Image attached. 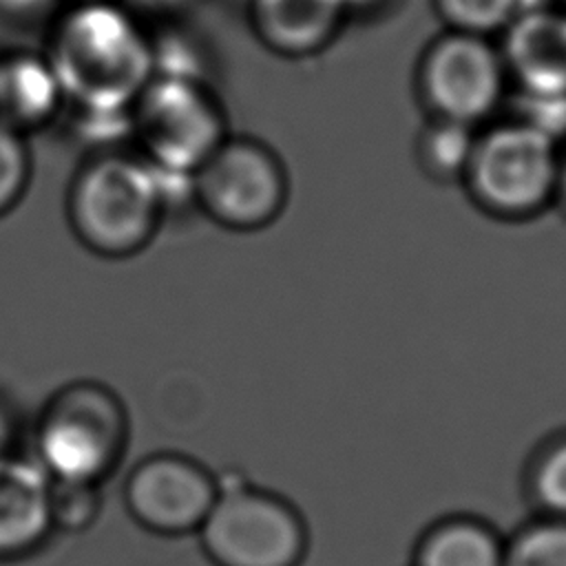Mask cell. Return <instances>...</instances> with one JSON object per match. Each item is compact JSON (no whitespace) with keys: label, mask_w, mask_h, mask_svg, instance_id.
<instances>
[{"label":"cell","mask_w":566,"mask_h":566,"mask_svg":"<svg viewBox=\"0 0 566 566\" xmlns=\"http://www.w3.org/2000/svg\"><path fill=\"white\" fill-rule=\"evenodd\" d=\"M64 108L128 113L155 75L150 31L122 2L64 4L42 49Z\"/></svg>","instance_id":"cell-1"},{"label":"cell","mask_w":566,"mask_h":566,"mask_svg":"<svg viewBox=\"0 0 566 566\" xmlns=\"http://www.w3.org/2000/svg\"><path fill=\"white\" fill-rule=\"evenodd\" d=\"M166 208L157 168L142 155L119 150L88 159L69 195L77 239L102 256H130L146 248Z\"/></svg>","instance_id":"cell-2"},{"label":"cell","mask_w":566,"mask_h":566,"mask_svg":"<svg viewBox=\"0 0 566 566\" xmlns=\"http://www.w3.org/2000/svg\"><path fill=\"white\" fill-rule=\"evenodd\" d=\"M559 159L555 135L544 126L502 122L475 133L462 186L489 217L533 219L557 197Z\"/></svg>","instance_id":"cell-3"},{"label":"cell","mask_w":566,"mask_h":566,"mask_svg":"<svg viewBox=\"0 0 566 566\" xmlns=\"http://www.w3.org/2000/svg\"><path fill=\"white\" fill-rule=\"evenodd\" d=\"M214 566H301L310 535L285 497L248 482H221L197 531Z\"/></svg>","instance_id":"cell-4"},{"label":"cell","mask_w":566,"mask_h":566,"mask_svg":"<svg viewBox=\"0 0 566 566\" xmlns=\"http://www.w3.org/2000/svg\"><path fill=\"white\" fill-rule=\"evenodd\" d=\"M130 135L148 164L192 177L228 137V122L208 82L153 75L130 106Z\"/></svg>","instance_id":"cell-5"},{"label":"cell","mask_w":566,"mask_h":566,"mask_svg":"<svg viewBox=\"0 0 566 566\" xmlns=\"http://www.w3.org/2000/svg\"><path fill=\"white\" fill-rule=\"evenodd\" d=\"M128 420L104 385L73 382L46 405L38 427L40 467L53 480L99 484L122 458Z\"/></svg>","instance_id":"cell-6"},{"label":"cell","mask_w":566,"mask_h":566,"mask_svg":"<svg viewBox=\"0 0 566 566\" xmlns=\"http://www.w3.org/2000/svg\"><path fill=\"white\" fill-rule=\"evenodd\" d=\"M190 179L197 206L214 223L237 232L274 223L290 195L281 157L254 137L228 135Z\"/></svg>","instance_id":"cell-7"},{"label":"cell","mask_w":566,"mask_h":566,"mask_svg":"<svg viewBox=\"0 0 566 566\" xmlns=\"http://www.w3.org/2000/svg\"><path fill=\"white\" fill-rule=\"evenodd\" d=\"M500 49L482 35L444 31L418 57L416 93L431 119L478 128L506 88Z\"/></svg>","instance_id":"cell-8"},{"label":"cell","mask_w":566,"mask_h":566,"mask_svg":"<svg viewBox=\"0 0 566 566\" xmlns=\"http://www.w3.org/2000/svg\"><path fill=\"white\" fill-rule=\"evenodd\" d=\"M126 506L148 531L161 535L197 533L208 517L219 480L197 460L157 453L142 460L126 480Z\"/></svg>","instance_id":"cell-9"},{"label":"cell","mask_w":566,"mask_h":566,"mask_svg":"<svg viewBox=\"0 0 566 566\" xmlns=\"http://www.w3.org/2000/svg\"><path fill=\"white\" fill-rule=\"evenodd\" d=\"M500 55L506 75L539 102L566 99V9H522L504 29Z\"/></svg>","instance_id":"cell-10"},{"label":"cell","mask_w":566,"mask_h":566,"mask_svg":"<svg viewBox=\"0 0 566 566\" xmlns=\"http://www.w3.org/2000/svg\"><path fill=\"white\" fill-rule=\"evenodd\" d=\"M254 38L281 57H307L338 35L347 13L345 0H248Z\"/></svg>","instance_id":"cell-11"},{"label":"cell","mask_w":566,"mask_h":566,"mask_svg":"<svg viewBox=\"0 0 566 566\" xmlns=\"http://www.w3.org/2000/svg\"><path fill=\"white\" fill-rule=\"evenodd\" d=\"M49 484L40 464L0 453V559L31 553L53 528Z\"/></svg>","instance_id":"cell-12"},{"label":"cell","mask_w":566,"mask_h":566,"mask_svg":"<svg viewBox=\"0 0 566 566\" xmlns=\"http://www.w3.org/2000/svg\"><path fill=\"white\" fill-rule=\"evenodd\" d=\"M62 111L64 97L42 51H0V124L27 135Z\"/></svg>","instance_id":"cell-13"},{"label":"cell","mask_w":566,"mask_h":566,"mask_svg":"<svg viewBox=\"0 0 566 566\" xmlns=\"http://www.w3.org/2000/svg\"><path fill=\"white\" fill-rule=\"evenodd\" d=\"M504 539L486 522L451 515L433 522L418 539L411 566H502Z\"/></svg>","instance_id":"cell-14"},{"label":"cell","mask_w":566,"mask_h":566,"mask_svg":"<svg viewBox=\"0 0 566 566\" xmlns=\"http://www.w3.org/2000/svg\"><path fill=\"white\" fill-rule=\"evenodd\" d=\"M478 128L431 119L418 130L413 155L420 172L433 184H462Z\"/></svg>","instance_id":"cell-15"},{"label":"cell","mask_w":566,"mask_h":566,"mask_svg":"<svg viewBox=\"0 0 566 566\" xmlns=\"http://www.w3.org/2000/svg\"><path fill=\"white\" fill-rule=\"evenodd\" d=\"M524 484L539 517L566 520V433L535 451Z\"/></svg>","instance_id":"cell-16"},{"label":"cell","mask_w":566,"mask_h":566,"mask_svg":"<svg viewBox=\"0 0 566 566\" xmlns=\"http://www.w3.org/2000/svg\"><path fill=\"white\" fill-rule=\"evenodd\" d=\"M502 566H566V520L535 517L504 542Z\"/></svg>","instance_id":"cell-17"},{"label":"cell","mask_w":566,"mask_h":566,"mask_svg":"<svg viewBox=\"0 0 566 566\" xmlns=\"http://www.w3.org/2000/svg\"><path fill=\"white\" fill-rule=\"evenodd\" d=\"M447 31L491 38L522 11V0H431Z\"/></svg>","instance_id":"cell-18"},{"label":"cell","mask_w":566,"mask_h":566,"mask_svg":"<svg viewBox=\"0 0 566 566\" xmlns=\"http://www.w3.org/2000/svg\"><path fill=\"white\" fill-rule=\"evenodd\" d=\"M99 511V489L93 482L53 480L49 484L51 526L62 531L86 528Z\"/></svg>","instance_id":"cell-19"},{"label":"cell","mask_w":566,"mask_h":566,"mask_svg":"<svg viewBox=\"0 0 566 566\" xmlns=\"http://www.w3.org/2000/svg\"><path fill=\"white\" fill-rule=\"evenodd\" d=\"M31 172L24 135L0 124V217L22 197Z\"/></svg>","instance_id":"cell-20"},{"label":"cell","mask_w":566,"mask_h":566,"mask_svg":"<svg viewBox=\"0 0 566 566\" xmlns=\"http://www.w3.org/2000/svg\"><path fill=\"white\" fill-rule=\"evenodd\" d=\"M128 11H133L137 18L139 13H153V15H175L179 13L190 0H119Z\"/></svg>","instance_id":"cell-21"},{"label":"cell","mask_w":566,"mask_h":566,"mask_svg":"<svg viewBox=\"0 0 566 566\" xmlns=\"http://www.w3.org/2000/svg\"><path fill=\"white\" fill-rule=\"evenodd\" d=\"M51 0H0V13L11 18H22V15L38 13Z\"/></svg>","instance_id":"cell-22"},{"label":"cell","mask_w":566,"mask_h":566,"mask_svg":"<svg viewBox=\"0 0 566 566\" xmlns=\"http://www.w3.org/2000/svg\"><path fill=\"white\" fill-rule=\"evenodd\" d=\"M13 438V422L9 411L0 405V453H9V442Z\"/></svg>","instance_id":"cell-23"},{"label":"cell","mask_w":566,"mask_h":566,"mask_svg":"<svg viewBox=\"0 0 566 566\" xmlns=\"http://www.w3.org/2000/svg\"><path fill=\"white\" fill-rule=\"evenodd\" d=\"M555 201H559L566 210V150L562 153V159H559V179H557V197Z\"/></svg>","instance_id":"cell-24"},{"label":"cell","mask_w":566,"mask_h":566,"mask_svg":"<svg viewBox=\"0 0 566 566\" xmlns=\"http://www.w3.org/2000/svg\"><path fill=\"white\" fill-rule=\"evenodd\" d=\"M64 4H91V2H119V0H62Z\"/></svg>","instance_id":"cell-25"}]
</instances>
